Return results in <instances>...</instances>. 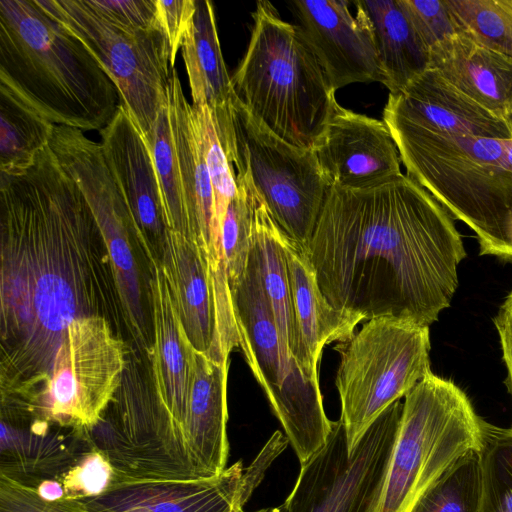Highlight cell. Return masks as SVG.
I'll list each match as a JSON object with an SVG mask.
<instances>
[{
	"label": "cell",
	"mask_w": 512,
	"mask_h": 512,
	"mask_svg": "<svg viewBox=\"0 0 512 512\" xmlns=\"http://www.w3.org/2000/svg\"><path fill=\"white\" fill-rule=\"evenodd\" d=\"M481 512H512V428L481 420Z\"/></svg>",
	"instance_id": "1f68e13d"
},
{
	"label": "cell",
	"mask_w": 512,
	"mask_h": 512,
	"mask_svg": "<svg viewBox=\"0 0 512 512\" xmlns=\"http://www.w3.org/2000/svg\"><path fill=\"white\" fill-rule=\"evenodd\" d=\"M253 492L238 461L211 478L129 482L81 501L92 512H243Z\"/></svg>",
	"instance_id": "2e32d148"
},
{
	"label": "cell",
	"mask_w": 512,
	"mask_h": 512,
	"mask_svg": "<svg viewBox=\"0 0 512 512\" xmlns=\"http://www.w3.org/2000/svg\"><path fill=\"white\" fill-rule=\"evenodd\" d=\"M314 152L330 187L364 188L402 173L399 151L385 122L339 104Z\"/></svg>",
	"instance_id": "9a60e30c"
},
{
	"label": "cell",
	"mask_w": 512,
	"mask_h": 512,
	"mask_svg": "<svg viewBox=\"0 0 512 512\" xmlns=\"http://www.w3.org/2000/svg\"><path fill=\"white\" fill-rule=\"evenodd\" d=\"M90 438L44 422L13 427L1 422L0 475L37 489L55 480L85 452Z\"/></svg>",
	"instance_id": "7402d4cb"
},
{
	"label": "cell",
	"mask_w": 512,
	"mask_h": 512,
	"mask_svg": "<svg viewBox=\"0 0 512 512\" xmlns=\"http://www.w3.org/2000/svg\"><path fill=\"white\" fill-rule=\"evenodd\" d=\"M283 236V231L265 205L256 200L251 255L256 262L264 293L282 342L304 374L319 382L318 368L311 360L295 320Z\"/></svg>",
	"instance_id": "d4e9b609"
},
{
	"label": "cell",
	"mask_w": 512,
	"mask_h": 512,
	"mask_svg": "<svg viewBox=\"0 0 512 512\" xmlns=\"http://www.w3.org/2000/svg\"><path fill=\"white\" fill-rule=\"evenodd\" d=\"M101 147L134 224L138 242L150 262L163 245L165 225L162 193L149 147L122 105L99 131Z\"/></svg>",
	"instance_id": "5bb4252c"
},
{
	"label": "cell",
	"mask_w": 512,
	"mask_h": 512,
	"mask_svg": "<svg viewBox=\"0 0 512 512\" xmlns=\"http://www.w3.org/2000/svg\"><path fill=\"white\" fill-rule=\"evenodd\" d=\"M54 124L23 96L0 82V172L20 175L49 145Z\"/></svg>",
	"instance_id": "83f0119b"
},
{
	"label": "cell",
	"mask_w": 512,
	"mask_h": 512,
	"mask_svg": "<svg viewBox=\"0 0 512 512\" xmlns=\"http://www.w3.org/2000/svg\"><path fill=\"white\" fill-rule=\"evenodd\" d=\"M145 141L151 152L161 188L166 227L197 244L184 202L167 103L160 108L152 131Z\"/></svg>",
	"instance_id": "f1b7e54d"
},
{
	"label": "cell",
	"mask_w": 512,
	"mask_h": 512,
	"mask_svg": "<svg viewBox=\"0 0 512 512\" xmlns=\"http://www.w3.org/2000/svg\"><path fill=\"white\" fill-rule=\"evenodd\" d=\"M228 368L229 361H216L194 348L189 431L202 479L217 476L226 469Z\"/></svg>",
	"instance_id": "603a6c76"
},
{
	"label": "cell",
	"mask_w": 512,
	"mask_h": 512,
	"mask_svg": "<svg viewBox=\"0 0 512 512\" xmlns=\"http://www.w3.org/2000/svg\"><path fill=\"white\" fill-rule=\"evenodd\" d=\"M0 233L2 391H33L69 324L108 319L118 291L91 209L49 145L25 173H0Z\"/></svg>",
	"instance_id": "6da1fadb"
},
{
	"label": "cell",
	"mask_w": 512,
	"mask_h": 512,
	"mask_svg": "<svg viewBox=\"0 0 512 512\" xmlns=\"http://www.w3.org/2000/svg\"><path fill=\"white\" fill-rule=\"evenodd\" d=\"M191 115L213 186L215 255L217 261L222 263L224 259L220 244V231L227 207L239 190L236 173L212 109L207 105H191Z\"/></svg>",
	"instance_id": "f546056e"
},
{
	"label": "cell",
	"mask_w": 512,
	"mask_h": 512,
	"mask_svg": "<svg viewBox=\"0 0 512 512\" xmlns=\"http://www.w3.org/2000/svg\"><path fill=\"white\" fill-rule=\"evenodd\" d=\"M126 354L108 319L97 315L74 319L65 330L46 382L20 402L23 418L91 439L121 385Z\"/></svg>",
	"instance_id": "30bf717a"
},
{
	"label": "cell",
	"mask_w": 512,
	"mask_h": 512,
	"mask_svg": "<svg viewBox=\"0 0 512 512\" xmlns=\"http://www.w3.org/2000/svg\"><path fill=\"white\" fill-rule=\"evenodd\" d=\"M356 18L369 32L389 93L404 89L430 67V50L403 0H358Z\"/></svg>",
	"instance_id": "cb8c5ba5"
},
{
	"label": "cell",
	"mask_w": 512,
	"mask_h": 512,
	"mask_svg": "<svg viewBox=\"0 0 512 512\" xmlns=\"http://www.w3.org/2000/svg\"><path fill=\"white\" fill-rule=\"evenodd\" d=\"M49 147L85 197L106 245L118 298L139 336L143 313L138 271L132 253L137 236L127 206L110 172L102 147L83 131L54 125Z\"/></svg>",
	"instance_id": "4fadbf2b"
},
{
	"label": "cell",
	"mask_w": 512,
	"mask_h": 512,
	"mask_svg": "<svg viewBox=\"0 0 512 512\" xmlns=\"http://www.w3.org/2000/svg\"><path fill=\"white\" fill-rule=\"evenodd\" d=\"M167 104L179 176L189 222L211 272L224 266L215 255L214 192L201 142L174 68L167 92Z\"/></svg>",
	"instance_id": "ffe728a7"
},
{
	"label": "cell",
	"mask_w": 512,
	"mask_h": 512,
	"mask_svg": "<svg viewBox=\"0 0 512 512\" xmlns=\"http://www.w3.org/2000/svg\"><path fill=\"white\" fill-rule=\"evenodd\" d=\"M469 98L506 120L512 110V61L458 33L430 49V67Z\"/></svg>",
	"instance_id": "44dd1931"
},
{
	"label": "cell",
	"mask_w": 512,
	"mask_h": 512,
	"mask_svg": "<svg viewBox=\"0 0 512 512\" xmlns=\"http://www.w3.org/2000/svg\"><path fill=\"white\" fill-rule=\"evenodd\" d=\"M245 512V511H243ZM255 512H286L284 509V506L281 505L280 507H271V508H264Z\"/></svg>",
	"instance_id": "b9f144b4"
},
{
	"label": "cell",
	"mask_w": 512,
	"mask_h": 512,
	"mask_svg": "<svg viewBox=\"0 0 512 512\" xmlns=\"http://www.w3.org/2000/svg\"><path fill=\"white\" fill-rule=\"evenodd\" d=\"M482 476L478 451L460 458L415 501L409 512H481Z\"/></svg>",
	"instance_id": "4dcf8cb0"
},
{
	"label": "cell",
	"mask_w": 512,
	"mask_h": 512,
	"mask_svg": "<svg viewBox=\"0 0 512 512\" xmlns=\"http://www.w3.org/2000/svg\"><path fill=\"white\" fill-rule=\"evenodd\" d=\"M0 82L49 121L101 131L120 98L98 60L35 0H0Z\"/></svg>",
	"instance_id": "3957f363"
},
{
	"label": "cell",
	"mask_w": 512,
	"mask_h": 512,
	"mask_svg": "<svg viewBox=\"0 0 512 512\" xmlns=\"http://www.w3.org/2000/svg\"><path fill=\"white\" fill-rule=\"evenodd\" d=\"M403 403L389 406L349 455L344 426L333 422L326 444L301 465L286 512H377Z\"/></svg>",
	"instance_id": "7c38bea8"
},
{
	"label": "cell",
	"mask_w": 512,
	"mask_h": 512,
	"mask_svg": "<svg viewBox=\"0 0 512 512\" xmlns=\"http://www.w3.org/2000/svg\"><path fill=\"white\" fill-rule=\"evenodd\" d=\"M306 251L334 308L426 327L450 306L466 257L452 216L403 173L330 187Z\"/></svg>",
	"instance_id": "7a4b0ae2"
},
{
	"label": "cell",
	"mask_w": 512,
	"mask_h": 512,
	"mask_svg": "<svg viewBox=\"0 0 512 512\" xmlns=\"http://www.w3.org/2000/svg\"><path fill=\"white\" fill-rule=\"evenodd\" d=\"M481 420L467 395L432 372L405 396L377 512H409L460 458L478 451Z\"/></svg>",
	"instance_id": "52a82bcc"
},
{
	"label": "cell",
	"mask_w": 512,
	"mask_h": 512,
	"mask_svg": "<svg viewBox=\"0 0 512 512\" xmlns=\"http://www.w3.org/2000/svg\"><path fill=\"white\" fill-rule=\"evenodd\" d=\"M511 3H512V0H511Z\"/></svg>",
	"instance_id": "ee69618b"
},
{
	"label": "cell",
	"mask_w": 512,
	"mask_h": 512,
	"mask_svg": "<svg viewBox=\"0 0 512 512\" xmlns=\"http://www.w3.org/2000/svg\"><path fill=\"white\" fill-rule=\"evenodd\" d=\"M383 121L407 175L474 231L480 254L512 260V138L447 135Z\"/></svg>",
	"instance_id": "277c9868"
},
{
	"label": "cell",
	"mask_w": 512,
	"mask_h": 512,
	"mask_svg": "<svg viewBox=\"0 0 512 512\" xmlns=\"http://www.w3.org/2000/svg\"><path fill=\"white\" fill-rule=\"evenodd\" d=\"M35 490L42 499L47 501H57L65 498L64 489L57 480L43 481Z\"/></svg>",
	"instance_id": "60d3db41"
},
{
	"label": "cell",
	"mask_w": 512,
	"mask_h": 512,
	"mask_svg": "<svg viewBox=\"0 0 512 512\" xmlns=\"http://www.w3.org/2000/svg\"><path fill=\"white\" fill-rule=\"evenodd\" d=\"M109 460L96 447L85 452L71 467L58 476L67 499H85L106 492L114 480Z\"/></svg>",
	"instance_id": "e575fe53"
},
{
	"label": "cell",
	"mask_w": 512,
	"mask_h": 512,
	"mask_svg": "<svg viewBox=\"0 0 512 512\" xmlns=\"http://www.w3.org/2000/svg\"><path fill=\"white\" fill-rule=\"evenodd\" d=\"M0 512H92L79 499H42L35 489L0 475Z\"/></svg>",
	"instance_id": "8d00e7d4"
},
{
	"label": "cell",
	"mask_w": 512,
	"mask_h": 512,
	"mask_svg": "<svg viewBox=\"0 0 512 512\" xmlns=\"http://www.w3.org/2000/svg\"><path fill=\"white\" fill-rule=\"evenodd\" d=\"M403 3L429 50L445 38L460 33L446 0H403Z\"/></svg>",
	"instance_id": "d590c367"
},
{
	"label": "cell",
	"mask_w": 512,
	"mask_h": 512,
	"mask_svg": "<svg viewBox=\"0 0 512 512\" xmlns=\"http://www.w3.org/2000/svg\"><path fill=\"white\" fill-rule=\"evenodd\" d=\"M506 122H507V124L509 126V129H510L511 133H512V110L509 113V115L506 117Z\"/></svg>",
	"instance_id": "7bdbcfd3"
},
{
	"label": "cell",
	"mask_w": 512,
	"mask_h": 512,
	"mask_svg": "<svg viewBox=\"0 0 512 512\" xmlns=\"http://www.w3.org/2000/svg\"><path fill=\"white\" fill-rule=\"evenodd\" d=\"M230 201L220 231V244L231 292L243 279L252 247L253 219L256 199L238 185Z\"/></svg>",
	"instance_id": "836d02e7"
},
{
	"label": "cell",
	"mask_w": 512,
	"mask_h": 512,
	"mask_svg": "<svg viewBox=\"0 0 512 512\" xmlns=\"http://www.w3.org/2000/svg\"><path fill=\"white\" fill-rule=\"evenodd\" d=\"M247 51L231 76L233 94L285 142L315 150L338 104L324 69L298 25L258 1Z\"/></svg>",
	"instance_id": "5b68a950"
},
{
	"label": "cell",
	"mask_w": 512,
	"mask_h": 512,
	"mask_svg": "<svg viewBox=\"0 0 512 512\" xmlns=\"http://www.w3.org/2000/svg\"><path fill=\"white\" fill-rule=\"evenodd\" d=\"M383 117L440 134L511 139L505 119L427 69L404 89L389 93Z\"/></svg>",
	"instance_id": "ac0fdd59"
},
{
	"label": "cell",
	"mask_w": 512,
	"mask_h": 512,
	"mask_svg": "<svg viewBox=\"0 0 512 512\" xmlns=\"http://www.w3.org/2000/svg\"><path fill=\"white\" fill-rule=\"evenodd\" d=\"M211 109L236 168L237 184L263 203L278 227L306 249L330 188L314 150L285 142L234 94L227 104Z\"/></svg>",
	"instance_id": "8992f818"
},
{
	"label": "cell",
	"mask_w": 512,
	"mask_h": 512,
	"mask_svg": "<svg viewBox=\"0 0 512 512\" xmlns=\"http://www.w3.org/2000/svg\"><path fill=\"white\" fill-rule=\"evenodd\" d=\"M109 19L135 29L159 28L155 0H90Z\"/></svg>",
	"instance_id": "f35d334b"
},
{
	"label": "cell",
	"mask_w": 512,
	"mask_h": 512,
	"mask_svg": "<svg viewBox=\"0 0 512 512\" xmlns=\"http://www.w3.org/2000/svg\"><path fill=\"white\" fill-rule=\"evenodd\" d=\"M292 6L298 26L335 91L352 83L384 85L373 40L347 1L296 0Z\"/></svg>",
	"instance_id": "e0dca14e"
},
{
	"label": "cell",
	"mask_w": 512,
	"mask_h": 512,
	"mask_svg": "<svg viewBox=\"0 0 512 512\" xmlns=\"http://www.w3.org/2000/svg\"><path fill=\"white\" fill-rule=\"evenodd\" d=\"M231 295L239 349L302 465L326 444L333 427L319 382L304 374L282 342L251 253L247 271Z\"/></svg>",
	"instance_id": "ba28073f"
},
{
	"label": "cell",
	"mask_w": 512,
	"mask_h": 512,
	"mask_svg": "<svg viewBox=\"0 0 512 512\" xmlns=\"http://www.w3.org/2000/svg\"><path fill=\"white\" fill-rule=\"evenodd\" d=\"M192 105H224L233 94L217 33L213 4L196 0L193 22L181 44Z\"/></svg>",
	"instance_id": "4316f807"
},
{
	"label": "cell",
	"mask_w": 512,
	"mask_h": 512,
	"mask_svg": "<svg viewBox=\"0 0 512 512\" xmlns=\"http://www.w3.org/2000/svg\"><path fill=\"white\" fill-rule=\"evenodd\" d=\"M283 245L295 320L311 360L318 368L323 348L349 339L363 320L329 303L303 246L285 233Z\"/></svg>",
	"instance_id": "484cf974"
},
{
	"label": "cell",
	"mask_w": 512,
	"mask_h": 512,
	"mask_svg": "<svg viewBox=\"0 0 512 512\" xmlns=\"http://www.w3.org/2000/svg\"><path fill=\"white\" fill-rule=\"evenodd\" d=\"M494 325L499 335L502 357L507 368L505 385L512 395V291L499 307L494 317Z\"/></svg>",
	"instance_id": "ab89813d"
},
{
	"label": "cell",
	"mask_w": 512,
	"mask_h": 512,
	"mask_svg": "<svg viewBox=\"0 0 512 512\" xmlns=\"http://www.w3.org/2000/svg\"><path fill=\"white\" fill-rule=\"evenodd\" d=\"M460 33L512 61L511 0H446Z\"/></svg>",
	"instance_id": "d6a6232c"
},
{
	"label": "cell",
	"mask_w": 512,
	"mask_h": 512,
	"mask_svg": "<svg viewBox=\"0 0 512 512\" xmlns=\"http://www.w3.org/2000/svg\"><path fill=\"white\" fill-rule=\"evenodd\" d=\"M98 60L117 88L120 105L146 140L167 103L174 68L160 28L135 29L115 22L90 0H35Z\"/></svg>",
	"instance_id": "8fae6325"
},
{
	"label": "cell",
	"mask_w": 512,
	"mask_h": 512,
	"mask_svg": "<svg viewBox=\"0 0 512 512\" xmlns=\"http://www.w3.org/2000/svg\"><path fill=\"white\" fill-rule=\"evenodd\" d=\"M156 24L170 47V65L175 68L178 50L195 16L196 0H155Z\"/></svg>",
	"instance_id": "74e56055"
},
{
	"label": "cell",
	"mask_w": 512,
	"mask_h": 512,
	"mask_svg": "<svg viewBox=\"0 0 512 512\" xmlns=\"http://www.w3.org/2000/svg\"><path fill=\"white\" fill-rule=\"evenodd\" d=\"M430 349L429 327L392 317L367 320L335 345V385L349 455L378 417L432 372Z\"/></svg>",
	"instance_id": "9c48e42d"
},
{
	"label": "cell",
	"mask_w": 512,
	"mask_h": 512,
	"mask_svg": "<svg viewBox=\"0 0 512 512\" xmlns=\"http://www.w3.org/2000/svg\"><path fill=\"white\" fill-rule=\"evenodd\" d=\"M160 263L192 345L216 361H229L219 348L215 298L201 248L184 235L167 229Z\"/></svg>",
	"instance_id": "d6986e66"
}]
</instances>
